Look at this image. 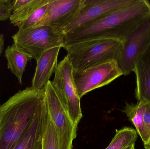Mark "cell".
<instances>
[{
  "mask_svg": "<svg viewBox=\"0 0 150 149\" xmlns=\"http://www.w3.org/2000/svg\"><path fill=\"white\" fill-rule=\"evenodd\" d=\"M150 16V3H134L106 15L65 35L64 44L92 39L109 38L123 42Z\"/></svg>",
  "mask_w": 150,
  "mask_h": 149,
  "instance_id": "obj_1",
  "label": "cell"
},
{
  "mask_svg": "<svg viewBox=\"0 0 150 149\" xmlns=\"http://www.w3.org/2000/svg\"><path fill=\"white\" fill-rule=\"evenodd\" d=\"M44 99V88L27 87L9 98L0 110V149H13L26 132Z\"/></svg>",
  "mask_w": 150,
  "mask_h": 149,
  "instance_id": "obj_2",
  "label": "cell"
},
{
  "mask_svg": "<svg viewBox=\"0 0 150 149\" xmlns=\"http://www.w3.org/2000/svg\"><path fill=\"white\" fill-rule=\"evenodd\" d=\"M122 43L109 38L92 39L65 44L74 71H79L108 61L117 60Z\"/></svg>",
  "mask_w": 150,
  "mask_h": 149,
  "instance_id": "obj_3",
  "label": "cell"
},
{
  "mask_svg": "<svg viewBox=\"0 0 150 149\" xmlns=\"http://www.w3.org/2000/svg\"><path fill=\"white\" fill-rule=\"evenodd\" d=\"M12 38L19 50L37 61L46 51L57 46L63 47L65 34L45 25L18 30Z\"/></svg>",
  "mask_w": 150,
  "mask_h": 149,
  "instance_id": "obj_4",
  "label": "cell"
},
{
  "mask_svg": "<svg viewBox=\"0 0 150 149\" xmlns=\"http://www.w3.org/2000/svg\"><path fill=\"white\" fill-rule=\"evenodd\" d=\"M44 101L56 130L59 149H72L73 141L76 137L77 126L73 123L62 106L51 80L44 88Z\"/></svg>",
  "mask_w": 150,
  "mask_h": 149,
  "instance_id": "obj_5",
  "label": "cell"
},
{
  "mask_svg": "<svg viewBox=\"0 0 150 149\" xmlns=\"http://www.w3.org/2000/svg\"><path fill=\"white\" fill-rule=\"evenodd\" d=\"M73 68L67 57L58 64L54 70L52 82L62 106L73 123L78 126L83 117L80 98L74 83Z\"/></svg>",
  "mask_w": 150,
  "mask_h": 149,
  "instance_id": "obj_6",
  "label": "cell"
},
{
  "mask_svg": "<svg viewBox=\"0 0 150 149\" xmlns=\"http://www.w3.org/2000/svg\"><path fill=\"white\" fill-rule=\"evenodd\" d=\"M122 75L115 60L73 72L74 83L80 99L93 90L109 85Z\"/></svg>",
  "mask_w": 150,
  "mask_h": 149,
  "instance_id": "obj_7",
  "label": "cell"
},
{
  "mask_svg": "<svg viewBox=\"0 0 150 149\" xmlns=\"http://www.w3.org/2000/svg\"><path fill=\"white\" fill-rule=\"evenodd\" d=\"M150 43V16L144 21L122 42L116 60L122 75H129L140 55Z\"/></svg>",
  "mask_w": 150,
  "mask_h": 149,
  "instance_id": "obj_8",
  "label": "cell"
},
{
  "mask_svg": "<svg viewBox=\"0 0 150 149\" xmlns=\"http://www.w3.org/2000/svg\"><path fill=\"white\" fill-rule=\"evenodd\" d=\"M84 1L85 0H50L45 15L34 27L50 26L64 34V29L79 14Z\"/></svg>",
  "mask_w": 150,
  "mask_h": 149,
  "instance_id": "obj_9",
  "label": "cell"
},
{
  "mask_svg": "<svg viewBox=\"0 0 150 149\" xmlns=\"http://www.w3.org/2000/svg\"><path fill=\"white\" fill-rule=\"evenodd\" d=\"M137 0H85L83 6L74 21L64 29L67 34L106 15L134 3Z\"/></svg>",
  "mask_w": 150,
  "mask_h": 149,
  "instance_id": "obj_10",
  "label": "cell"
},
{
  "mask_svg": "<svg viewBox=\"0 0 150 149\" xmlns=\"http://www.w3.org/2000/svg\"><path fill=\"white\" fill-rule=\"evenodd\" d=\"M47 113L44 99L30 127L13 149H42Z\"/></svg>",
  "mask_w": 150,
  "mask_h": 149,
  "instance_id": "obj_11",
  "label": "cell"
},
{
  "mask_svg": "<svg viewBox=\"0 0 150 149\" xmlns=\"http://www.w3.org/2000/svg\"><path fill=\"white\" fill-rule=\"evenodd\" d=\"M135 95L137 102H150V43L136 62Z\"/></svg>",
  "mask_w": 150,
  "mask_h": 149,
  "instance_id": "obj_12",
  "label": "cell"
},
{
  "mask_svg": "<svg viewBox=\"0 0 150 149\" xmlns=\"http://www.w3.org/2000/svg\"><path fill=\"white\" fill-rule=\"evenodd\" d=\"M62 47H54L45 52L37 60V66L31 87L36 90L45 88L58 66V58Z\"/></svg>",
  "mask_w": 150,
  "mask_h": 149,
  "instance_id": "obj_13",
  "label": "cell"
},
{
  "mask_svg": "<svg viewBox=\"0 0 150 149\" xmlns=\"http://www.w3.org/2000/svg\"><path fill=\"white\" fill-rule=\"evenodd\" d=\"M8 68L15 75L20 84L27 63L32 58L18 49L14 43L7 47L4 52Z\"/></svg>",
  "mask_w": 150,
  "mask_h": 149,
  "instance_id": "obj_14",
  "label": "cell"
},
{
  "mask_svg": "<svg viewBox=\"0 0 150 149\" xmlns=\"http://www.w3.org/2000/svg\"><path fill=\"white\" fill-rule=\"evenodd\" d=\"M122 112L126 114L129 120L135 126L144 143L147 142L150 137L144 122L143 102H137V104L127 103Z\"/></svg>",
  "mask_w": 150,
  "mask_h": 149,
  "instance_id": "obj_15",
  "label": "cell"
},
{
  "mask_svg": "<svg viewBox=\"0 0 150 149\" xmlns=\"http://www.w3.org/2000/svg\"><path fill=\"white\" fill-rule=\"evenodd\" d=\"M137 139V132L134 129L125 127L116 130L115 135L105 149H127L135 145Z\"/></svg>",
  "mask_w": 150,
  "mask_h": 149,
  "instance_id": "obj_16",
  "label": "cell"
},
{
  "mask_svg": "<svg viewBox=\"0 0 150 149\" xmlns=\"http://www.w3.org/2000/svg\"><path fill=\"white\" fill-rule=\"evenodd\" d=\"M49 1V0H28L24 5L12 11L9 18L11 23L16 26L25 21L36 10Z\"/></svg>",
  "mask_w": 150,
  "mask_h": 149,
  "instance_id": "obj_17",
  "label": "cell"
},
{
  "mask_svg": "<svg viewBox=\"0 0 150 149\" xmlns=\"http://www.w3.org/2000/svg\"><path fill=\"white\" fill-rule=\"evenodd\" d=\"M42 149H59L56 130L48 113H47L45 129L43 136Z\"/></svg>",
  "mask_w": 150,
  "mask_h": 149,
  "instance_id": "obj_18",
  "label": "cell"
},
{
  "mask_svg": "<svg viewBox=\"0 0 150 149\" xmlns=\"http://www.w3.org/2000/svg\"><path fill=\"white\" fill-rule=\"evenodd\" d=\"M48 3L36 10L25 21L18 24L16 26L18 28V30L35 27L45 15L47 9Z\"/></svg>",
  "mask_w": 150,
  "mask_h": 149,
  "instance_id": "obj_19",
  "label": "cell"
},
{
  "mask_svg": "<svg viewBox=\"0 0 150 149\" xmlns=\"http://www.w3.org/2000/svg\"><path fill=\"white\" fill-rule=\"evenodd\" d=\"M11 2L8 0L6 3L0 4V21H5L10 17L12 12Z\"/></svg>",
  "mask_w": 150,
  "mask_h": 149,
  "instance_id": "obj_20",
  "label": "cell"
},
{
  "mask_svg": "<svg viewBox=\"0 0 150 149\" xmlns=\"http://www.w3.org/2000/svg\"><path fill=\"white\" fill-rule=\"evenodd\" d=\"M143 113L145 129L150 137V102H143Z\"/></svg>",
  "mask_w": 150,
  "mask_h": 149,
  "instance_id": "obj_21",
  "label": "cell"
},
{
  "mask_svg": "<svg viewBox=\"0 0 150 149\" xmlns=\"http://www.w3.org/2000/svg\"><path fill=\"white\" fill-rule=\"evenodd\" d=\"M4 35L3 34H0V57L4 49Z\"/></svg>",
  "mask_w": 150,
  "mask_h": 149,
  "instance_id": "obj_22",
  "label": "cell"
},
{
  "mask_svg": "<svg viewBox=\"0 0 150 149\" xmlns=\"http://www.w3.org/2000/svg\"><path fill=\"white\" fill-rule=\"evenodd\" d=\"M144 146L145 149H150V137L148 141L144 143Z\"/></svg>",
  "mask_w": 150,
  "mask_h": 149,
  "instance_id": "obj_23",
  "label": "cell"
},
{
  "mask_svg": "<svg viewBox=\"0 0 150 149\" xmlns=\"http://www.w3.org/2000/svg\"><path fill=\"white\" fill-rule=\"evenodd\" d=\"M8 0H0V4H4L6 3Z\"/></svg>",
  "mask_w": 150,
  "mask_h": 149,
  "instance_id": "obj_24",
  "label": "cell"
},
{
  "mask_svg": "<svg viewBox=\"0 0 150 149\" xmlns=\"http://www.w3.org/2000/svg\"><path fill=\"white\" fill-rule=\"evenodd\" d=\"M127 149H135V145H132V146L129 147V148H127Z\"/></svg>",
  "mask_w": 150,
  "mask_h": 149,
  "instance_id": "obj_25",
  "label": "cell"
},
{
  "mask_svg": "<svg viewBox=\"0 0 150 149\" xmlns=\"http://www.w3.org/2000/svg\"><path fill=\"white\" fill-rule=\"evenodd\" d=\"M1 106H0V110H1Z\"/></svg>",
  "mask_w": 150,
  "mask_h": 149,
  "instance_id": "obj_26",
  "label": "cell"
}]
</instances>
